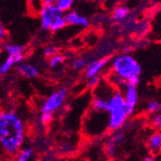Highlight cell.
I'll return each instance as SVG.
<instances>
[{"label":"cell","instance_id":"cell-1","mask_svg":"<svg viewBox=\"0 0 161 161\" xmlns=\"http://www.w3.org/2000/svg\"><path fill=\"white\" fill-rule=\"evenodd\" d=\"M25 140V125L12 111H0V146L9 156H14Z\"/></svg>","mask_w":161,"mask_h":161},{"label":"cell","instance_id":"cell-2","mask_svg":"<svg viewBox=\"0 0 161 161\" xmlns=\"http://www.w3.org/2000/svg\"><path fill=\"white\" fill-rule=\"evenodd\" d=\"M112 72L122 77L126 83L138 86L142 67L133 56L125 53L114 58L112 61Z\"/></svg>","mask_w":161,"mask_h":161},{"label":"cell","instance_id":"cell-3","mask_svg":"<svg viewBox=\"0 0 161 161\" xmlns=\"http://www.w3.org/2000/svg\"><path fill=\"white\" fill-rule=\"evenodd\" d=\"M108 129L119 130L125 124L128 114L126 112L125 99L121 90L115 89L108 100Z\"/></svg>","mask_w":161,"mask_h":161},{"label":"cell","instance_id":"cell-4","mask_svg":"<svg viewBox=\"0 0 161 161\" xmlns=\"http://www.w3.org/2000/svg\"><path fill=\"white\" fill-rule=\"evenodd\" d=\"M108 115L107 112H97L91 109L87 115V130L86 133L92 136L103 134L108 129V120H102V117Z\"/></svg>","mask_w":161,"mask_h":161},{"label":"cell","instance_id":"cell-5","mask_svg":"<svg viewBox=\"0 0 161 161\" xmlns=\"http://www.w3.org/2000/svg\"><path fill=\"white\" fill-rule=\"evenodd\" d=\"M68 97V92L65 88H61L54 91L45 101L42 102L41 106V113H52L54 114L56 111L61 109Z\"/></svg>","mask_w":161,"mask_h":161},{"label":"cell","instance_id":"cell-6","mask_svg":"<svg viewBox=\"0 0 161 161\" xmlns=\"http://www.w3.org/2000/svg\"><path fill=\"white\" fill-rule=\"evenodd\" d=\"M64 13L58 8L54 3L53 4H45L40 11V20H41V28L43 31L49 30L51 22L61 16Z\"/></svg>","mask_w":161,"mask_h":161},{"label":"cell","instance_id":"cell-7","mask_svg":"<svg viewBox=\"0 0 161 161\" xmlns=\"http://www.w3.org/2000/svg\"><path fill=\"white\" fill-rule=\"evenodd\" d=\"M121 91H122V94H123V97L125 99L126 112H127L128 116H130L135 111L136 106L138 104L139 95H138V91H137V86L131 85L129 83H125Z\"/></svg>","mask_w":161,"mask_h":161},{"label":"cell","instance_id":"cell-8","mask_svg":"<svg viewBox=\"0 0 161 161\" xmlns=\"http://www.w3.org/2000/svg\"><path fill=\"white\" fill-rule=\"evenodd\" d=\"M63 17L67 22V24L72 25V26H77V27H81V28H86L89 26L90 21L87 18L80 16V14L75 12V11H67L64 13Z\"/></svg>","mask_w":161,"mask_h":161},{"label":"cell","instance_id":"cell-9","mask_svg":"<svg viewBox=\"0 0 161 161\" xmlns=\"http://www.w3.org/2000/svg\"><path fill=\"white\" fill-rule=\"evenodd\" d=\"M24 53L14 54V55H8L6 59L0 63V75H5L9 74L10 70L14 68V66L23 61Z\"/></svg>","mask_w":161,"mask_h":161},{"label":"cell","instance_id":"cell-10","mask_svg":"<svg viewBox=\"0 0 161 161\" xmlns=\"http://www.w3.org/2000/svg\"><path fill=\"white\" fill-rule=\"evenodd\" d=\"M16 71L18 74L23 77H26L28 79H33L36 78L39 75V69L29 63H19L18 65L14 66Z\"/></svg>","mask_w":161,"mask_h":161},{"label":"cell","instance_id":"cell-11","mask_svg":"<svg viewBox=\"0 0 161 161\" xmlns=\"http://www.w3.org/2000/svg\"><path fill=\"white\" fill-rule=\"evenodd\" d=\"M108 60L107 59H100V60H96L88 63L87 66L85 67V75L87 78L98 75L101 70L105 68L107 65Z\"/></svg>","mask_w":161,"mask_h":161},{"label":"cell","instance_id":"cell-12","mask_svg":"<svg viewBox=\"0 0 161 161\" xmlns=\"http://www.w3.org/2000/svg\"><path fill=\"white\" fill-rule=\"evenodd\" d=\"M149 149L151 153L154 155H156L161 148V133L159 131H156L155 133H153L150 138H149Z\"/></svg>","mask_w":161,"mask_h":161},{"label":"cell","instance_id":"cell-13","mask_svg":"<svg viewBox=\"0 0 161 161\" xmlns=\"http://www.w3.org/2000/svg\"><path fill=\"white\" fill-rule=\"evenodd\" d=\"M35 151L32 147H21L16 153V159L18 161H29L34 157Z\"/></svg>","mask_w":161,"mask_h":161},{"label":"cell","instance_id":"cell-14","mask_svg":"<svg viewBox=\"0 0 161 161\" xmlns=\"http://www.w3.org/2000/svg\"><path fill=\"white\" fill-rule=\"evenodd\" d=\"M128 14L129 9L126 6H119L114 10L112 14V19L115 22H121L127 18Z\"/></svg>","mask_w":161,"mask_h":161},{"label":"cell","instance_id":"cell-15","mask_svg":"<svg viewBox=\"0 0 161 161\" xmlns=\"http://www.w3.org/2000/svg\"><path fill=\"white\" fill-rule=\"evenodd\" d=\"M4 49L7 52L8 55H14V54H19V53H24L25 47L21 45H18V43H13V42H8L4 46Z\"/></svg>","mask_w":161,"mask_h":161},{"label":"cell","instance_id":"cell-16","mask_svg":"<svg viewBox=\"0 0 161 161\" xmlns=\"http://www.w3.org/2000/svg\"><path fill=\"white\" fill-rule=\"evenodd\" d=\"M108 82L115 88V89H118V90H122V88L126 83L122 77H120L119 75H115L114 72H111V75H109Z\"/></svg>","mask_w":161,"mask_h":161},{"label":"cell","instance_id":"cell-17","mask_svg":"<svg viewBox=\"0 0 161 161\" xmlns=\"http://www.w3.org/2000/svg\"><path fill=\"white\" fill-rule=\"evenodd\" d=\"M67 25V22L64 19L63 16L59 17V18H57L55 19L51 24H50V27H49V30L52 31V32H57V31H59V30H62V29Z\"/></svg>","mask_w":161,"mask_h":161},{"label":"cell","instance_id":"cell-18","mask_svg":"<svg viewBox=\"0 0 161 161\" xmlns=\"http://www.w3.org/2000/svg\"><path fill=\"white\" fill-rule=\"evenodd\" d=\"M64 62H65V57H64V55L57 53V54H55V55L49 57L48 64H49V67H50V68L55 69V68H57V67L61 66Z\"/></svg>","mask_w":161,"mask_h":161},{"label":"cell","instance_id":"cell-19","mask_svg":"<svg viewBox=\"0 0 161 161\" xmlns=\"http://www.w3.org/2000/svg\"><path fill=\"white\" fill-rule=\"evenodd\" d=\"M75 0H55V5L59 8L63 13L71 10Z\"/></svg>","mask_w":161,"mask_h":161},{"label":"cell","instance_id":"cell-20","mask_svg":"<svg viewBox=\"0 0 161 161\" xmlns=\"http://www.w3.org/2000/svg\"><path fill=\"white\" fill-rule=\"evenodd\" d=\"M161 110V104L160 102L157 100H152L150 101L147 107H146V111H147L149 114H155V113H159Z\"/></svg>","mask_w":161,"mask_h":161},{"label":"cell","instance_id":"cell-21","mask_svg":"<svg viewBox=\"0 0 161 161\" xmlns=\"http://www.w3.org/2000/svg\"><path fill=\"white\" fill-rule=\"evenodd\" d=\"M87 64H88V61L85 58H76V59L72 61L71 66H72V69L75 70H81L85 69Z\"/></svg>","mask_w":161,"mask_h":161},{"label":"cell","instance_id":"cell-22","mask_svg":"<svg viewBox=\"0 0 161 161\" xmlns=\"http://www.w3.org/2000/svg\"><path fill=\"white\" fill-rule=\"evenodd\" d=\"M117 147H118V145H117L113 140H109L106 144V147H105V151H106V153L108 156L110 157H113L115 156L116 153H117Z\"/></svg>","mask_w":161,"mask_h":161},{"label":"cell","instance_id":"cell-23","mask_svg":"<svg viewBox=\"0 0 161 161\" xmlns=\"http://www.w3.org/2000/svg\"><path fill=\"white\" fill-rule=\"evenodd\" d=\"M87 79H88L87 80V86H88V88H90V89H94L96 86H97V84L100 81L99 75H95V76L89 77Z\"/></svg>","mask_w":161,"mask_h":161},{"label":"cell","instance_id":"cell-24","mask_svg":"<svg viewBox=\"0 0 161 161\" xmlns=\"http://www.w3.org/2000/svg\"><path fill=\"white\" fill-rule=\"evenodd\" d=\"M58 51H59L58 47H53V46H49V47H45V49H43V55H45L46 57H47V58H49V57H51V56L57 54Z\"/></svg>","mask_w":161,"mask_h":161},{"label":"cell","instance_id":"cell-25","mask_svg":"<svg viewBox=\"0 0 161 161\" xmlns=\"http://www.w3.org/2000/svg\"><path fill=\"white\" fill-rule=\"evenodd\" d=\"M117 132H115L112 136H111V140H113L117 145H120V144H122L123 142H124V140H125V134L124 133H122V132H120L119 130H116Z\"/></svg>","mask_w":161,"mask_h":161},{"label":"cell","instance_id":"cell-26","mask_svg":"<svg viewBox=\"0 0 161 161\" xmlns=\"http://www.w3.org/2000/svg\"><path fill=\"white\" fill-rule=\"evenodd\" d=\"M53 120V114L52 113H42L41 115V123L42 125H48Z\"/></svg>","mask_w":161,"mask_h":161},{"label":"cell","instance_id":"cell-27","mask_svg":"<svg viewBox=\"0 0 161 161\" xmlns=\"http://www.w3.org/2000/svg\"><path fill=\"white\" fill-rule=\"evenodd\" d=\"M153 115V117L152 119V123H153V126L156 128H160L161 127V115H160V113H155Z\"/></svg>","mask_w":161,"mask_h":161},{"label":"cell","instance_id":"cell-28","mask_svg":"<svg viewBox=\"0 0 161 161\" xmlns=\"http://www.w3.org/2000/svg\"><path fill=\"white\" fill-rule=\"evenodd\" d=\"M6 38V29L3 25V22L0 19V43H2Z\"/></svg>","mask_w":161,"mask_h":161},{"label":"cell","instance_id":"cell-29","mask_svg":"<svg viewBox=\"0 0 161 161\" xmlns=\"http://www.w3.org/2000/svg\"><path fill=\"white\" fill-rule=\"evenodd\" d=\"M144 160L145 161H154V160H156V157L154 154H148L147 156L144 157Z\"/></svg>","mask_w":161,"mask_h":161},{"label":"cell","instance_id":"cell-30","mask_svg":"<svg viewBox=\"0 0 161 161\" xmlns=\"http://www.w3.org/2000/svg\"><path fill=\"white\" fill-rule=\"evenodd\" d=\"M42 3L45 5V4H53L55 3V0H41Z\"/></svg>","mask_w":161,"mask_h":161}]
</instances>
